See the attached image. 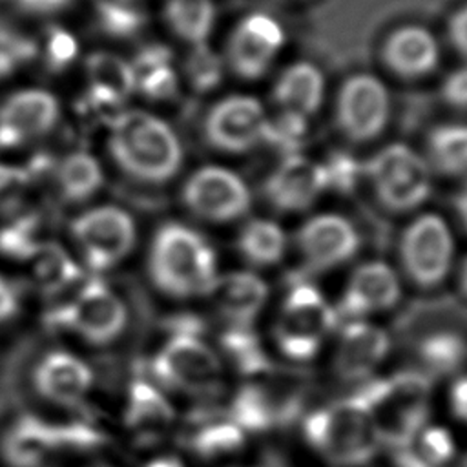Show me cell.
Returning a JSON list of instances; mask_svg holds the SVG:
<instances>
[{
	"instance_id": "cell-1",
	"label": "cell",
	"mask_w": 467,
	"mask_h": 467,
	"mask_svg": "<svg viewBox=\"0 0 467 467\" xmlns=\"http://www.w3.org/2000/svg\"><path fill=\"white\" fill-rule=\"evenodd\" d=\"M109 153L130 177L164 182L182 166V146L175 131L159 117L131 109L109 122Z\"/></svg>"
},
{
	"instance_id": "cell-2",
	"label": "cell",
	"mask_w": 467,
	"mask_h": 467,
	"mask_svg": "<svg viewBox=\"0 0 467 467\" xmlns=\"http://www.w3.org/2000/svg\"><path fill=\"white\" fill-rule=\"evenodd\" d=\"M150 274L173 297L208 296L219 275L213 248L201 234L179 223H168L155 234Z\"/></svg>"
},
{
	"instance_id": "cell-3",
	"label": "cell",
	"mask_w": 467,
	"mask_h": 467,
	"mask_svg": "<svg viewBox=\"0 0 467 467\" xmlns=\"http://www.w3.org/2000/svg\"><path fill=\"white\" fill-rule=\"evenodd\" d=\"M303 434L319 456L339 467L370 462L381 445L372 418L358 396L312 410L305 418Z\"/></svg>"
},
{
	"instance_id": "cell-4",
	"label": "cell",
	"mask_w": 467,
	"mask_h": 467,
	"mask_svg": "<svg viewBox=\"0 0 467 467\" xmlns=\"http://www.w3.org/2000/svg\"><path fill=\"white\" fill-rule=\"evenodd\" d=\"M358 398L367 407L379 441L403 445L429 423L431 381L427 376L409 370L374 379L363 387Z\"/></svg>"
},
{
	"instance_id": "cell-5",
	"label": "cell",
	"mask_w": 467,
	"mask_h": 467,
	"mask_svg": "<svg viewBox=\"0 0 467 467\" xmlns=\"http://www.w3.org/2000/svg\"><path fill=\"white\" fill-rule=\"evenodd\" d=\"M339 314L312 283L294 285L281 303L274 337L279 350L296 361L312 359L337 325Z\"/></svg>"
},
{
	"instance_id": "cell-6",
	"label": "cell",
	"mask_w": 467,
	"mask_h": 467,
	"mask_svg": "<svg viewBox=\"0 0 467 467\" xmlns=\"http://www.w3.org/2000/svg\"><path fill=\"white\" fill-rule=\"evenodd\" d=\"M363 173L374 184L381 204L394 212L420 206L429 197L432 186L429 164L401 142L379 150L363 166Z\"/></svg>"
},
{
	"instance_id": "cell-7",
	"label": "cell",
	"mask_w": 467,
	"mask_h": 467,
	"mask_svg": "<svg viewBox=\"0 0 467 467\" xmlns=\"http://www.w3.org/2000/svg\"><path fill=\"white\" fill-rule=\"evenodd\" d=\"M126 306L100 279L88 281L73 299L51 310L46 323L77 332L93 345L113 341L126 327Z\"/></svg>"
},
{
	"instance_id": "cell-8",
	"label": "cell",
	"mask_w": 467,
	"mask_h": 467,
	"mask_svg": "<svg viewBox=\"0 0 467 467\" xmlns=\"http://www.w3.org/2000/svg\"><path fill=\"white\" fill-rule=\"evenodd\" d=\"M155 378L195 396L215 394L223 387L219 356L197 336L173 334L151 363Z\"/></svg>"
},
{
	"instance_id": "cell-9",
	"label": "cell",
	"mask_w": 467,
	"mask_h": 467,
	"mask_svg": "<svg viewBox=\"0 0 467 467\" xmlns=\"http://www.w3.org/2000/svg\"><path fill=\"white\" fill-rule=\"evenodd\" d=\"M71 232L86 265L102 272L122 261L135 244V223L124 210L117 206H99L78 215Z\"/></svg>"
},
{
	"instance_id": "cell-10",
	"label": "cell",
	"mask_w": 467,
	"mask_h": 467,
	"mask_svg": "<svg viewBox=\"0 0 467 467\" xmlns=\"http://www.w3.org/2000/svg\"><path fill=\"white\" fill-rule=\"evenodd\" d=\"M400 252L403 266L414 283L421 286L440 285L452 265V234L440 215L423 213L403 232Z\"/></svg>"
},
{
	"instance_id": "cell-11",
	"label": "cell",
	"mask_w": 467,
	"mask_h": 467,
	"mask_svg": "<svg viewBox=\"0 0 467 467\" xmlns=\"http://www.w3.org/2000/svg\"><path fill=\"white\" fill-rule=\"evenodd\" d=\"M182 201L197 217L226 223L246 213L252 195L235 171L223 166H202L186 181Z\"/></svg>"
},
{
	"instance_id": "cell-12",
	"label": "cell",
	"mask_w": 467,
	"mask_h": 467,
	"mask_svg": "<svg viewBox=\"0 0 467 467\" xmlns=\"http://www.w3.org/2000/svg\"><path fill=\"white\" fill-rule=\"evenodd\" d=\"M285 40V29L274 16L250 13L230 33L226 62L237 77L257 80L270 69Z\"/></svg>"
},
{
	"instance_id": "cell-13",
	"label": "cell",
	"mask_w": 467,
	"mask_h": 467,
	"mask_svg": "<svg viewBox=\"0 0 467 467\" xmlns=\"http://www.w3.org/2000/svg\"><path fill=\"white\" fill-rule=\"evenodd\" d=\"M390 115L385 84L368 73L347 78L337 95V124L347 137L363 142L378 137Z\"/></svg>"
},
{
	"instance_id": "cell-14",
	"label": "cell",
	"mask_w": 467,
	"mask_h": 467,
	"mask_svg": "<svg viewBox=\"0 0 467 467\" xmlns=\"http://www.w3.org/2000/svg\"><path fill=\"white\" fill-rule=\"evenodd\" d=\"M266 113L252 95H228L215 102L204 120L206 140L223 151L243 153L263 142Z\"/></svg>"
},
{
	"instance_id": "cell-15",
	"label": "cell",
	"mask_w": 467,
	"mask_h": 467,
	"mask_svg": "<svg viewBox=\"0 0 467 467\" xmlns=\"http://www.w3.org/2000/svg\"><path fill=\"white\" fill-rule=\"evenodd\" d=\"M297 244L310 268L328 270L343 265L358 252L359 234L343 215L319 213L303 224Z\"/></svg>"
},
{
	"instance_id": "cell-16",
	"label": "cell",
	"mask_w": 467,
	"mask_h": 467,
	"mask_svg": "<svg viewBox=\"0 0 467 467\" xmlns=\"http://www.w3.org/2000/svg\"><path fill=\"white\" fill-rule=\"evenodd\" d=\"M400 296L401 285L396 272L383 261H367L350 274L337 314L348 319H361L392 308Z\"/></svg>"
},
{
	"instance_id": "cell-17",
	"label": "cell",
	"mask_w": 467,
	"mask_h": 467,
	"mask_svg": "<svg viewBox=\"0 0 467 467\" xmlns=\"http://www.w3.org/2000/svg\"><path fill=\"white\" fill-rule=\"evenodd\" d=\"M389 347L390 339L383 328L363 319H350L337 337L334 370L348 381L365 379L383 363Z\"/></svg>"
},
{
	"instance_id": "cell-18",
	"label": "cell",
	"mask_w": 467,
	"mask_h": 467,
	"mask_svg": "<svg viewBox=\"0 0 467 467\" xmlns=\"http://www.w3.org/2000/svg\"><path fill=\"white\" fill-rule=\"evenodd\" d=\"M58 119L57 99L40 89L11 95L0 108V148H15L49 131Z\"/></svg>"
},
{
	"instance_id": "cell-19",
	"label": "cell",
	"mask_w": 467,
	"mask_h": 467,
	"mask_svg": "<svg viewBox=\"0 0 467 467\" xmlns=\"http://www.w3.org/2000/svg\"><path fill=\"white\" fill-rule=\"evenodd\" d=\"M323 192H327V186L321 164L303 153L285 157L265 182L268 201L285 212L312 206Z\"/></svg>"
},
{
	"instance_id": "cell-20",
	"label": "cell",
	"mask_w": 467,
	"mask_h": 467,
	"mask_svg": "<svg viewBox=\"0 0 467 467\" xmlns=\"http://www.w3.org/2000/svg\"><path fill=\"white\" fill-rule=\"evenodd\" d=\"M93 383L91 368L69 352H49L35 370V387L49 401L73 405Z\"/></svg>"
},
{
	"instance_id": "cell-21",
	"label": "cell",
	"mask_w": 467,
	"mask_h": 467,
	"mask_svg": "<svg viewBox=\"0 0 467 467\" xmlns=\"http://www.w3.org/2000/svg\"><path fill=\"white\" fill-rule=\"evenodd\" d=\"M208 296L230 325H250L268 299V286L252 272H228L217 275Z\"/></svg>"
},
{
	"instance_id": "cell-22",
	"label": "cell",
	"mask_w": 467,
	"mask_h": 467,
	"mask_svg": "<svg viewBox=\"0 0 467 467\" xmlns=\"http://www.w3.org/2000/svg\"><path fill=\"white\" fill-rule=\"evenodd\" d=\"M387 66L405 78H418L438 66L440 49L432 33L421 26H403L385 42Z\"/></svg>"
},
{
	"instance_id": "cell-23",
	"label": "cell",
	"mask_w": 467,
	"mask_h": 467,
	"mask_svg": "<svg viewBox=\"0 0 467 467\" xmlns=\"http://www.w3.org/2000/svg\"><path fill=\"white\" fill-rule=\"evenodd\" d=\"M175 410L164 394L148 381H133L128 396L126 425L142 441L162 438L171 427Z\"/></svg>"
},
{
	"instance_id": "cell-24",
	"label": "cell",
	"mask_w": 467,
	"mask_h": 467,
	"mask_svg": "<svg viewBox=\"0 0 467 467\" xmlns=\"http://www.w3.org/2000/svg\"><path fill=\"white\" fill-rule=\"evenodd\" d=\"M325 78L312 62H296L288 66L274 86V99L281 109L296 111L308 119L323 102Z\"/></svg>"
},
{
	"instance_id": "cell-25",
	"label": "cell",
	"mask_w": 467,
	"mask_h": 467,
	"mask_svg": "<svg viewBox=\"0 0 467 467\" xmlns=\"http://www.w3.org/2000/svg\"><path fill=\"white\" fill-rule=\"evenodd\" d=\"M57 449V425L35 416H24L11 429L4 443L5 458L16 467H36Z\"/></svg>"
},
{
	"instance_id": "cell-26",
	"label": "cell",
	"mask_w": 467,
	"mask_h": 467,
	"mask_svg": "<svg viewBox=\"0 0 467 467\" xmlns=\"http://www.w3.org/2000/svg\"><path fill=\"white\" fill-rule=\"evenodd\" d=\"M456 452L452 434L441 425L427 423L403 445L394 449L398 467H445Z\"/></svg>"
},
{
	"instance_id": "cell-27",
	"label": "cell",
	"mask_w": 467,
	"mask_h": 467,
	"mask_svg": "<svg viewBox=\"0 0 467 467\" xmlns=\"http://www.w3.org/2000/svg\"><path fill=\"white\" fill-rule=\"evenodd\" d=\"M89 89L122 104L137 89L131 64L113 53H91L86 60Z\"/></svg>"
},
{
	"instance_id": "cell-28",
	"label": "cell",
	"mask_w": 467,
	"mask_h": 467,
	"mask_svg": "<svg viewBox=\"0 0 467 467\" xmlns=\"http://www.w3.org/2000/svg\"><path fill=\"white\" fill-rule=\"evenodd\" d=\"M237 244L248 263L270 266L283 259L286 252V234L270 219H252L243 226Z\"/></svg>"
},
{
	"instance_id": "cell-29",
	"label": "cell",
	"mask_w": 467,
	"mask_h": 467,
	"mask_svg": "<svg viewBox=\"0 0 467 467\" xmlns=\"http://www.w3.org/2000/svg\"><path fill=\"white\" fill-rule=\"evenodd\" d=\"M164 16L177 36L204 44L215 24V5L213 0H168Z\"/></svg>"
},
{
	"instance_id": "cell-30",
	"label": "cell",
	"mask_w": 467,
	"mask_h": 467,
	"mask_svg": "<svg viewBox=\"0 0 467 467\" xmlns=\"http://www.w3.org/2000/svg\"><path fill=\"white\" fill-rule=\"evenodd\" d=\"M102 184V170L86 151L67 155L58 166V186L64 199L78 202L91 197Z\"/></svg>"
},
{
	"instance_id": "cell-31",
	"label": "cell",
	"mask_w": 467,
	"mask_h": 467,
	"mask_svg": "<svg viewBox=\"0 0 467 467\" xmlns=\"http://www.w3.org/2000/svg\"><path fill=\"white\" fill-rule=\"evenodd\" d=\"M31 259L35 281L46 294H57L80 277V268L58 244L42 243Z\"/></svg>"
},
{
	"instance_id": "cell-32",
	"label": "cell",
	"mask_w": 467,
	"mask_h": 467,
	"mask_svg": "<svg viewBox=\"0 0 467 467\" xmlns=\"http://www.w3.org/2000/svg\"><path fill=\"white\" fill-rule=\"evenodd\" d=\"M429 153L443 173L467 171V124H443L429 135Z\"/></svg>"
},
{
	"instance_id": "cell-33",
	"label": "cell",
	"mask_w": 467,
	"mask_h": 467,
	"mask_svg": "<svg viewBox=\"0 0 467 467\" xmlns=\"http://www.w3.org/2000/svg\"><path fill=\"white\" fill-rule=\"evenodd\" d=\"M221 347L232 365L243 374H259L270 367L268 356L250 325H232L223 334Z\"/></svg>"
},
{
	"instance_id": "cell-34",
	"label": "cell",
	"mask_w": 467,
	"mask_h": 467,
	"mask_svg": "<svg viewBox=\"0 0 467 467\" xmlns=\"http://www.w3.org/2000/svg\"><path fill=\"white\" fill-rule=\"evenodd\" d=\"M230 420L244 431H263L274 425L275 407L270 396L255 385L243 387L232 400Z\"/></svg>"
},
{
	"instance_id": "cell-35",
	"label": "cell",
	"mask_w": 467,
	"mask_h": 467,
	"mask_svg": "<svg viewBox=\"0 0 467 467\" xmlns=\"http://www.w3.org/2000/svg\"><path fill=\"white\" fill-rule=\"evenodd\" d=\"M420 358L429 370L436 374H449L460 368L465 361L467 343L454 332H434L421 341Z\"/></svg>"
},
{
	"instance_id": "cell-36",
	"label": "cell",
	"mask_w": 467,
	"mask_h": 467,
	"mask_svg": "<svg viewBox=\"0 0 467 467\" xmlns=\"http://www.w3.org/2000/svg\"><path fill=\"white\" fill-rule=\"evenodd\" d=\"M144 22V13L128 0H97L95 4L97 29L108 36H135L142 29Z\"/></svg>"
},
{
	"instance_id": "cell-37",
	"label": "cell",
	"mask_w": 467,
	"mask_h": 467,
	"mask_svg": "<svg viewBox=\"0 0 467 467\" xmlns=\"http://www.w3.org/2000/svg\"><path fill=\"white\" fill-rule=\"evenodd\" d=\"M306 131H308L306 117L296 111L281 109L279 115L266 117L263 142L274 146L277 151L283 153V157L297 155L305 146Z\"/></svg>"
},
{
	"instance_id": "cell-38",
	"label": "cell",
	"mask_w": 467,
	"mask_h": 467,
	"mask_svg": "<svg viewBox=\"0 0 467 467\" xmlns=\"http://www.w3.org/2000/svg\"><path fill=\"white\" fill-rule=\"evenodd\" d=\"M244 441V432L230 420L202 423L192 438V447L204 458H217L235 452Z\"/></svg>"
},
{
	"instance_id": "cell-39",
	"label": "cell",
	"mask_w": 467,
	"mask_h": 467,
	"mask_svg": "<svg viewBox=\"0 0 467 467\" xmlns=\"http://www.w3.org/2000/svg\"><path fill=\"white\" fill-rule=\"evenodd\" d=\"M186 77L193 89L197 91H212L215 89L224 77V60L208 46L195 44L184 64Z\"/></svg>"
},
{
	"instance_id": "cell-40",
	"label": "cell",
	"mask_w": 467,
	"mask_h": 467,
	"mask_svg": "<svg viewBox=\"0 0 467 467\" xmlns=\"http://www.w3.org/2000/svg\"><path fill=\"white\" fill-rule=\"evenodd\" d=\"M325 177L327 190H336L339 193L350 192L359 177L363 175V166L347 151H332L325 162H319Z\"/></svg>"
},
{
	"instance_id": "cell-41",
	"label": "cell",
	"mask_w": 467,
	"mask_h": 467,
	"mask_svg": "<svg viewBox=\"0 0 467 467\" xmlns=\"http://www.w3.org/2000/svg\"><path fill=\"white\" fill-rule=\"evenodd\" d=\"M42 243L35 241V219H20L0 230V254L15 259H31Z\"/></svg>"
},
{
	"instance_id": "cell-42",
	"label": "cell",
	"mask_w": 467,
	"mask_h": 467,
	"mask_svg": "<svg viewBox=\"0 0 467 467\" xmlns=\"http://www.w3.org/2000/svg\"><path fill=\"white\" fill-rule=\"evenodd\" d=\"M36 57V44L24 35L0 27V78Z\"/></svg>"
},
{
	"instance_id": "cell-43",
	"label": "cell",
	"mask_w": 467,
	"mask_h": 467,
	"mask_svg": "<svg viewBox=\"0 0 467 467\" xmlns=\"http://www.w3.org/2000/svg\"><path fill=\"white\" fill-rule=\"evenodd\" d=\"M77 57V40L71 33L51 27L46 38V64L51 71L66 69Z\"/></svg>"
},
{
	"instance_id": "cell-44",
	"label": "cell",
	"mask_w": 467,
	"mask_h": 467,
	"mask_svg": "<svg viewBox=\"0 0 467 467\" xmlns=\"http://www.w3.org/2000/svg\"><path fill=\"white\" fill-rule=\"evenodd\" d=\"M137 88L151 100H166L177 93V75L171 64L162 66L140 77Z\"/></svg>"
},
{
	"instance_id": "cell-45",
	"label": "cell",
	"mask_w": 467,
	"mask_h": 467,
	"mask_svg": "<svg viewBox=\"0 0 467 467\" xmlns=\"http://www.w3.org/2000/svg\"><path fill=\"white\" fill-rule=\"evenodd\" d=\"M171 51L162 46V44H148L144 46L133 58L131 62V69L135 75V84L140 77H144L146 73L162 67V66H170L171 64Z\"/></svg>"
},
{
	"instance_id": "cell-46",
	"label": "cell",
	"mask_w": 467,
	"mask_h": 467,
	"mask_svg": "<svg viewBox=\"0 0 467 467\" xmlns=\"http://www.w3.org/2000/svg\"><path fill=\"white\" fill-rule=\"evenodd\" d=\"M441 95L447 104L467 109V67H458L445 77Z\"/></svg>"
},
{
	"instance_id": "cell-47",
	"label": "cell",
	"mask_w": 467,
	"mask_h": 467,
	"mask_svg": "<svg viewBox=\"0 0 467 467\" xmlns=\"http://www.w3.org/2000/svg\"><path fill=\"white\" fill-rule=\"evenodd\" d=\"M449 36L454 44V47L467 57V5L460 7L449 22Z\"/></svg>"
},
{
	"instance_id": "cell-48",
	"label": "cell",
	"mask_w": 467,
	"mask_h": 467,
	"mask_svg": "<svg viewBox=\"0 0 467 467\" xmlns=\"http://www.w3.org/2000/svg\"><path fill=\"white\" fill-rule=\"evenodd\" d=\"M20 11L31 15H51L67 7L73 0H9Z\"/></svg>"
},
{
	"instance_id": "cell-49",
	"label": "cell",
	"mask_w": 467,
	"mask_h": 467,
	"mask_svg": "<svg viewBox=\"0 0 467 467\" xmlns=\"http://www.w3.org/2000/svg\"><path fill=\"white\" fill-rule=\"evenodd\" d=\"M29 179L26 168H13L0 164V197L18 190Z\"/></svg>"
},
{
	"instance_id": "cell-50",
	"label": "cell",
	"mask_w": 467,
	"mask_h": 467,
	"mask_svg": "<svg viewBox=\"0 0 467 467\" xmlns=\"http://www.w3.org/2000/svg\"><path fill=\"white\" fill-rule=\"evenodd\" d=\"M449 398L454 416L467 423V376L454 381Z\"/></svg>"
},
{
	"instance_id": "cell-51",
	"label": "cell",
	"mask_w": 467,
	"mask_h": 467,
	"mask_svg": "<svg viewBox=\"0 0 467 467\" xmlns=\"http://www.w3.org/2000/svg\"><path fill=\"white\" fill-rule=\"evenodd\" d=\"M16 310V296L9 283L0 275V321L7 319Z\"/></svg>"
},
{
	"instance_id": "cell-52",
	"label": "cell",
	"mask_w": 467,
	"mask_h": 467,
	"mask_svg": "<svg viewBox=\"0 0 467 467\" xmlns=\"http://www.w3.org/2000/svg\"><path fill=\"white\" fill-rule=\"evenodd\" d=\"M456 210H458V215H460L462 223L467 228V181H465V184L460 188V192L456 195Z\"/></svg>"
},
{
	"instance_id": "cell-53",
	"label": "cell",
	"mask_w": 467,
	"mask_h": 467,
	"mask_svg": "<svg viewBox=\"0 0 467 467\" xmlns=\"http://www.w3.org/2000/svg\"><path fill=\"white\" fill-rule=\"evenodd\" d=\"M144 467H184V463L175 456H159L150 460Z\"/></svg>"
},
{
	"instance_id": "cell-54",
	"label": "cell",
	"mask_w": 467,
	"mask_h": 467,
	"mask_svg": "<svg viewBox=\"0 0 467 467\" xmlns=\"http://www.w3.org/2000/svg\"><path fill=\"white\" fill-rule=\"evenodd\" d=\"M460 288L467 296V257H465V261L462 263V268H460Z\"/></svg>"
},
{
	"instance_id": "cell-55",
	"label": "cell",
	"mask_w": 467,
	"mask_h": 467,
	"mask_svg": "<svg viewBox=\"0 0 467 467\" xmlns=\"http://www.w3.org/2000/svg\"><path fill=\"white\" fill-rule=\"evenodd\" d=\"M465 467H467V463H465Z\"/></svg>"
}]
</instances>
